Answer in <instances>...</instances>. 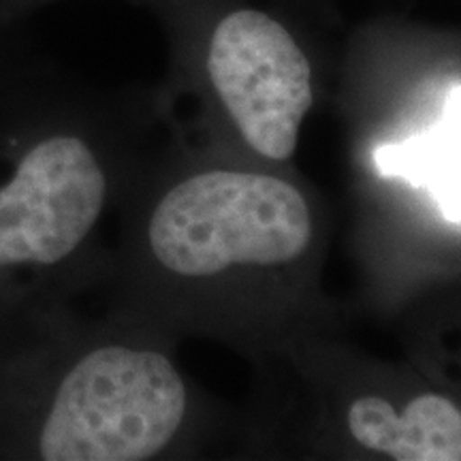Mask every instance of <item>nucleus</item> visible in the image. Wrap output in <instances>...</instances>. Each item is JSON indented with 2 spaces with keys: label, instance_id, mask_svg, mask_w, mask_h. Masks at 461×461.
Here are the masks:
<instances>
[{
  "label": "nucleus",
  "instance_id": "1",
  "mask_svg": "<svg viewBox=\"0 0 461 461\" xmlns=\"http://www.w3.org/2000/svg\"><path fill=\"white\" fill-rule=\"evenodd\" d=\"M188 387L154 346H71L60 319L0 348V457L146 461L171 448Z\"/></svg>",
  "mask_w": 461,
  "mask_h": 461
},
{
  "label": "nucleus",
  "instance_id": "2",
  "mask_svg": "<svg viewBox=\"0 0 461 461\" xmlns=\"http://www.w3.org/2000/svg\"><path fill=\"white\" fill-rule=\"evenodd\" d=\"M112 194L99 141L39 103L0 105V348L58 319Z\"/></svg>",
  "mask_w": 461,
  "mask_h": 461
},
{
  "label": "nucleus",
  "instance_id": "3",
  "mask_svg": "<svg viewBox=\"0 0 461 461\" xmlns=\"http://www.w3.org/2000/svg\"><path fill=\"white\" fill-rule=\"evenodd\" d=\"M312 210L299 190L255 171L205 169L171 182L149 205L143 250L171 280H205L238 265H285L308 250Z\"/></svg>",
  "mask_w": 461,
  "mask_h": 461
},
{
  "label": "nucleus",
  "instance_id": "4",
  "mask_svg": "<svg viewBox=\"0 0 461 461\" xmlns=\"http://www.w3.org/2000/svg\"><path fill=\"white\" fill-rule=\"evenodd\" d=\"M201 67L241 140L274 163L293 158L314 71L291 28L252 5H222L207 22Z\"/></svg>",
  "mask_w": 461,
  "mask_h": 461
},
{
  "label": "nucleus",
  "instance_id": "5",
  "mask_svg": "<svg viewBox=\"0 0 461 461\" xmlns=\"http://www.w3.org/2000/svg\"><path fill=\"white\" fill-rule=\"evenodd\" d=\"M357 445L397 461H461V411L445 395L423 393L395 408L361 395L346 411Z\"/></svg>",
  "mask_w": 461,
  "mask_h": 461
}]
</instances>
